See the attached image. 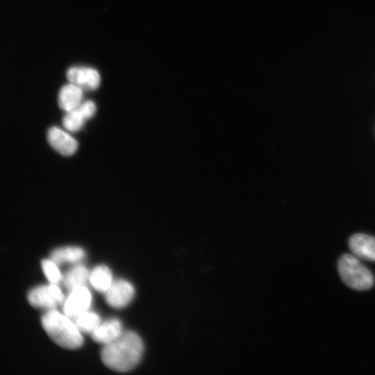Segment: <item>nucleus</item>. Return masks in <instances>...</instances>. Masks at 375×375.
Instances as JSON below:
<instances>
[{"label": "nucleus", "mask_w": 375, "mask_h": 375, "mask_svg": "<svg viewBox=\"0 0 375 375\" xmlns=\"http://www.w3.org/2000/svg\"><path fill=\"white\" fill-rule=\"evenodd\" d=\"M44 273L52 284L57 285L62 280V275L58 265L51 260H44L41 263Z\"/></svg>", "instance_id": "obj_17"}, {"label": "nucleus", "mask_w": 375, "mask_h": 375, "mask_svg": "<svg viewBox=\"0 0 375 375\" xmlns=\"http://www.w3.org/2000/svg\"><path fill=\"white\" fill-rule=\"evenodd\" d=\"M67 78L70 83L83 90H96L100 84L99 73L95 69L86 67H72L67 72Z\"/></svg>", "instance_id": "obj_8"}, {"label": "nucleus", "mask_w": 375, "mask_h": 375, "mask_svg": "<svg viewBox=\"0 0 375 375\" xmlns=\"http://www.w3.org/2000/svg\"><path fill=\"white\" fill-rule=\"evenodd\" d=\"M48 141L57 153L64 156H71L78 148L77 141L65 131L54 127L49 130Z\"/></svg>", "instance_id": "obj_9"}, {"label": "nucleus", "mask_w": 375, "mask_h": 375, "mask_svg": "<svg viewBox=\"0 0 375 375\" xmlns=\"http://www.w3.org/2000/svg\"><path fill=\"white\" fill-rule=\"evenodd\" d=\"M351 251L357 258L375 262V238L363 233L352 235L349 240Z\"/></svg>", "instance_id": "obj_10"}, {"label": "nucleus", "mask_w": 375, "mask_h": 375, "mask_svg": "<svg viewBox=\"0 0 375 375\" xmlns=\"http://www.w3.org/2000/svg\"><path fill=\"white\" fill-rule=\"evenodd\" d=\"M96 110V105L93 101L81 103L77 108L66 112L63 118L64 127L72 133L80 131L85 122L95 115Z\"/></svg>", "instance_id": "obj_7"}, {"label": "nucleus", "mask_w": 375, "mask_h": 375, "mask_svg": "<svg viewBox=\"0 0 375 375\" xmlns=\"http://www.w3.org/2000/svg\"><path fill=\"white\" fill-rule=\"evenodd\" d=\"M106 294V301L111 307L121 309L127 307L135 294L134 287L126 280H117L112 283Z\"/></svg>", "instance_id": "obj_5"}, {"label": "nucleus", "mask_w": 375, "mask_h": 375, "mask_svg": "<svg viewBox=\"0 0 375 375\" xmlns=\"http://www.w3.org/2000/svg\"><path fill=\"white\" fill-rule=\"evenodd\" d=\"M28 301L35 308L56 309L58 305L64 302V296L61 289L56 285L37 287L28 294Z\"/></svg>", "instance_id": "obj_4"}, {"label": "nucleus", "mask_w": 375, "mask_h": 375, "mask_svg": "<svg viewBox=\"0 0 375 375\" xmlns=\"http://www.w3.org/2000/svg\"><path fill=\"white\" fill-rule=\"evenodd\" d=\"M338 269L344 283L354 290L366 291L374 285L371 272L353 256L343 255L338 261Z\"/></svg>", "instance_id": "obj_3"}, {"label": "nucleus", "mask_w": 375, "mask_h": 375, "mask_svg": "<svg viewBox=\"0 0 375 375\" xmlns=\"http://www.w3.org/2000/svg\"><path fill=\"white\" fill-rule=\"evenodd\" d=\"M122 333V325L117 319L104 323L91 334L93 339L106 345L115 340Z\"/></svg>", "instance_id": "obj_12"}, {"label": "nucleus", "mask_w": 375, "mask_h": 375, "mask_svg": "<svg viewBox=\"0 0 375 375\" xmlns=\"http://www.w3.org/2000/svg\"><path fill=\"white\" fill-rule=\"evenodd\" d=\"M85 256L84 249L78 247H66L54 250L50 260L57 265L64 263H76Z\"/></svg>", "instance_id": "obj_13"}, {"label": "nucleus", "mask_w": 375, "mask_h": 375, "mask_svg": "<svg viewBox=\"0 0 375 375\" xmlns=\"http://www.w3.org/2000/svg\"><path fill=\"white\" fill-rule=\"evenodd\" d=\"M89 281L93 287L100 293H106L112 285V273L105 266H99L90 274Z\"/></svg>", "instance_id": "obj_14"}, {"label": "nucleus", "mask_w": 375, "mask_h": 375, "mask_svg": "<svg viewBox=\"0 0 375 375\" xmlns=\"http://www.w3.org/2000/svg\"><path fill=\"white\" fill-rule=\"evenodd\" d=\"M88 270L84 266L77 265L70 269L64 279V285L68 291L76 287L85 286L89 281Z\"/></svg>", "instance_id": "obj_15"}, {"label": "nucleus", "mask_w": 375, "mask_h": 375, "mask_svg": "<svg viewBox=\"0 0 375 375\" xmlns=\"http://www.w3.org/2000/svg\"><path fill=\"white\" fill-rule=\"evenodd\" d=\"M83 90L70 83L63 86L59 94V104L66 112L79 107L82 103Z\"/></svg>", "instance_id": "obj_11"}, {"label": "nucleus", "mask_w": 375, "mask_h": 375, "mask_svg": "<svg viewBox=\"0 0 375 375\" xmlns=\"http://www.w3.org/2000/svg\"><path fill=\"white\" fill-rule=\"evenodd\" d=\"M41 323L46 333L58 345L75 349L83 345L84 338L76 324L56 309L46 313Z\"/></svg>", "instance_id": "obj_2"}, {"label": "nucleus", "mask_w": 375, "mask_h": 375, "mask_svg": "<svg viewBox=\"0 0 375 375\" xmlns=\"http://www.w3.org/2000/svg\"><path fill=\"white\" fill-rule=\"evenodd\" d=\"M92 302L90 291L85 286L75 288L65 301L64 312L69 318H75L88 311Z\"/></svg>", "instance_id": "obj_6"}, {"label": "nucleus", "mask_w": 375, "mask_h": 375, "mask_svg": "<svg viewBox=\"0 0 375 375\" xmlns=\"http://www.w3.org/2000/svg\"><path fill=\"white\" fill-rule=\"evenodd\" d=\"M144 345L141 337L135 332H122L113 341L105 345L101 357L103 363L110 369L126 372L133 369L141 361Z\"/></svg>", "instance_id": "obj_1"}, {"label": "nucleus", "mask_w": 375, "mask_h": 375, "mask_svg": "<svg viewBox=\"0 0 375 375\" xmlns=\"http://www.w3.org/2000/svg\"><path fill=\"white\" fill-rule=\"evenodd\" d=\"M75 318V324L79 331L87 334H92L101 323L99 315L88 311L81 314Z\"/></svg>", "instance_id": "obj_16"}]
</instances>
